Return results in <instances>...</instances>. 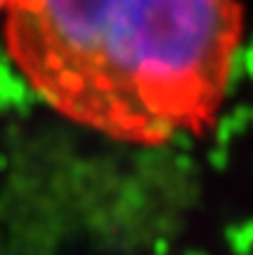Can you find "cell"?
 <instances>
[{
  "label": "cell",
  "mask_w": 253,
  "mask_h": 255,
  "mask_svg": "<svg viewBox=\"0 0 253 255\" xmlns=\"http://www.w3.org/2000/svg\"><path fill=\"white\" fill-rule=\"evenodd\" d=\"M246 37L241 0H7L5 55L62 119L132 146L206 134Z\"/></svg>",
  "instance_id": "cell-1"
},
{
  "label": "cell",
  "mask_w": 253,
  "mask_h": 255,
  "mask_svg": "<svg viewBox=\"0 0 253 255\" xmlns=\"http://www.w3.org/2000/svg\"><path fill=\"white\" fill-rule=\"evenodd\" d=\"M5 2H7V0H0V12H2V7H5Z\"/></svg>",
  "instance_id": "cell-2"
}]
</instances>
